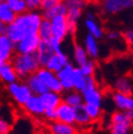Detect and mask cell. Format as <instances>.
<instances>
[{
  "instance_id": "6da1fadb",
  "label": "cell",
  "mask_w": 133,
  "mask_h": 134,
  "mask_svg": "<svg viewBox=\"0 0 133 134\" xmlns=\"http://www.w3.org/2000/svg\"><path fill=\"white\" fill-rule=\"evenodd\" d=\"M43 19V14L37 11H27L19 14L12 24L8 25L5 35L16 44L28 35L37 34Z\"/></svg>"
},
{
  "instance_id": "7a4b0ae2",
  "label": "cell",
  "mask_w": 133,
  "mask_h": 134,
  "mask_svg": "<svg viewBox=\"0 0 133 134\" xmlns=\"http://www.w3.org/2000/svg\"><path fill=\"white\" fill-rule=\"evenodd\" d=\"M14 69L20 81H26L32 75H35L41 68V64L36 54L16 53L11 61Z\"/></svg>"
},
{
  "instance_id": "3957f363",
  "label": "cell",
  "mask_w": 133,
  "mask_h": 134,
  "mask_svg": "<svg viewBox=\"0 0 133 134\" xmlns=\"http://www.w3.org/2000/svg\"><path fill=\"white\" fill-rule=\"evenodd\" d=\"M109 129L111 134H130L133 130V122L128 118L125 111L116 110L110 116Z\"/></svg>"
},
{
  "instance_id": "277c9868",
  "label": "cell",
  "mask_w": 133,
  "mask_h": 134,
  "mask_svg": "<svg viewBox=\"0 0 133 134\" xmlns=\"http://www.w3.org/2000/svg\"><path fill=\"white\" fill-rule=\"evenodd\" d=\"M83 99H84L85 104H95L98 107H101L103 104V94L101 90L98 87V83L93 77H86L85 87L82 92Z\"/></svg>"
},
{
  "instance_id": "5b68a950",
  "label": "cell",
  "mask_w": 133,
  "mask_h": 134,
  "mask_svg": "<svg viewBox=\"0 0 133 134\" xmlns=\"http://www.w3.org/2000/svg\"><path fill=\"white\" fill-rule=\"evenodd\" d=\"M7 92L14 100V102L20 105L21 108L28 101V99L33 95L26 81H17L7 85Z\"/></svg>"
},
{
  "instance_id": "8992f818",
  "label": "cell",
  "mask_w": 133,
  "mask_h": 134,
  "mask_svg": "<svg viewBox=\"0 0 133 134\" xmlns=\"http://www.w3.org/2000/svg\"><path fill=\"white\" fill-rule=\"evenodd\" d=\"M36 75L40 77V79L45 83V85L49 88V91L51 92H57L62 94L64 92L63 86L61 84V81L58 77V74L54 71H51L50 69H48L47 67H41Z\"/></svg>"
},
{
  "instance_id": "52a82bcc",
  "label": "cell",
  "mask_w": 133,
  "mask_h": 134,
  "mask_svg": "<svg viewBox=\"0 0 133 134\" xmlns=\"http://www.w3.org/2000/svg\"><path fill=\"white\" fill-rule=\"evenodd\" d=\"M42 40L38 34H31L24 37L21 41L15 44L16 53L20 54H34L36 53Z\"/></svg>"
},
{
  "instance_id": "ba28073f",
  "label": "cell",
  "mask_w": 133,
  "mask_h": 134,
  "mask_svg": "<svg viewBox=\"0 0 133 134\" xmlns=\"http://www.w3.org/2000/svg\"><path fill=\"white\" fill-rule=\"evenodd\" d=\"M50 21H51V26H52V34H53L54 38L63 42L70 34L69 24H68V19H67V16L66 15L58 16V17L53 18Z\"/></svg>"
},
{
  "instance_id": "9c48e42d",
  "label": "cell",
  "mask_w": 133,
  "mask_h": 134,
  "mask_svg": "<svg viewBox=\"0 0 133 134\" xmlns=\"http://www.w3.org/2000/svg\"><path fill=\"white\" fill-rule=\"evenodd\" d=\"M23 109L28 115L32 117H43L46 111V108L42 101L41 96L34 94L28 99V101L24 104Z\"/></svg>"
},
{
  "instance_id": "30bf717a",
  "label": "cell",
  "mask_w": 133,
  "mask_h": 134,
  "mask_svg": "<svg viewBox=\"0 0 133 134\" xmlns=\"http://www.w3.org/2000/svg\"><path fill=\"white\" fill-rule=\"evenodd\" d=\"M15 52V43L8 35H0V63L11 62Z\"/></svg>"
},
{
  "instance_id": "8fae6325",
  "label": "cell",
  "mask_w": 133,
  "mask_h": 134,
  "mask_svg": "<svg viewBox=\"0 0 133 134\" xmlns=\"http://www.w3.org/2000/svg\"><path fill=\"white\" fill-rule=\"evenodd\" d=\"M67 3V19H68V24H69V33L74 34L77 31V26H78V21L81 18L82 15V7L81 4L78 3H74V2H68Z\"/></svg>"
},
{
  "instance_id": "7c38bea8",
  "label": "cell",
  "mask_w": 133,
  "mask_h": 134,
  "mask_svg": "<svg viewBox=\"0 0 133 134\" xmlns=\"http://www.w3.org/2000/svg\"><path fill=\"white\" fill-rule=\"evenodd\" d=\"M75 69H76V66L73 63H68L62 70H60L58 72V77H59V79L61 81V84H62L63 90L65 92L74 90L73 77H74Z\"/></svg>"
},
{
  "instance_id": "4fadbf2b",
  "label": "cell",
  "mask_w": 133,
  "mask_h": 134,
  "mask_svg": "<svg viewBox=\"0 0 133 134\" xmlns=\"http://www.w3.org/2000/svg\"><path fill=\"white\" fill-rule=\"evenodd\" d=\"M112 102L119 111H133V96L118 92L112 94Z\"/></svg>"
},
{
  "instance_id": "5bb4252c",
  "label": "cell",
  "mask_w": 133,
  "mask_h": 134,
  "mask_svg": "<svg viewBox=\"0 0 133 134\" xmlns=\"http://www.w3.org/2000/svg\"><path fill=\"white\" fill-rule=\"evenodd\" d=\"M57 111H58V121L68 125H76L75 108L65 102H62L57 109Z\"/></svg>"
},
{
  "instance_id": "9a60e30c",
  "label": "cell",
  "mask_w": 133,
  "mask_h": 134,
  "mask_svg": "<svg viewBox=\"0 0 133 134\" xmlns=\"http://www.w3.org/2000/svg\"><path fill=\"white\" fill-rule=\"evenodd\" d=\"M35 54L41 64V67H46L48 62L54 55V51L51 47L50 41H42Z\"/></svg>"
},
{
  "instance_id": "2e32d148",
  "label": "cell",
  "mask_w": 133,
  "mask_h": 134,
  "mask_svg": "<svg viewBox=\"0 0 133 134\" xmlns=\"http://www.w3.org/2000/svg\"><path fill=\"white\" fill-rule=\"evenodd\" d=\"M0 78L5 85L12 84L19 80L11 62L0 63Z\"/></svg>"
},
{
  "instance_id": "e0dca14e",
  "label": "cell",
  "mask_w": 133,
  "mask_h": 134,
  "mask_svg": "<svg viewBox=\"0 0 133 134\" xmlns=\"http://www.w3.org/2000/svg\"><path fill=\"white\" fill-rule=\"evenodd\" d=\"M68 63H70V62H69V59L66 53H64V52L63 53H54V55L50 59V61L48 62L46 67L48 69H50L51 71H54L58 74Z\"/></svg>"
},
{
  "instance_id": "ac0fdd59",
  "label": "cell",
  "mask_w": 133,
  "mask_h": 134,
  "mask_svg": "<svg viewBox=\"0 0 133 134\" xmlns=\"http://www.w3.org/2000/svg\"><path fill=\"white\" fill-rule=\"evenodd\" d=\"M49 131L51 134H79L78 127L61 121L50 122L49 124Z\"/></svg>"
},
{
  "instance_id": "d6986e66",
  "label": "cell",
  "mask_w": 133,
  "mask_h": 134,
  "mask_svg": "<svg viewBox=\"0 0 133 134\" xmlns=\"http://www.w3.org/2000/svg\"><path fill=\"white\" fill-rule=\"evenodd\" d=\"M42 101L47 109H58L59 105L63 102V96L60 93L57 92H51L49 91L47 93H45L44 95L41 96Z\"/></svg>"
},
{
  "instance_id": "ffe728a7",
  "label": "cell",
  "mask_w": 133,
  "mask_h": 134,
  "mask_svg": "<svg viewBox=\"0 0 133 134\" xmlns=\"http://www.w3.org/2000/svg\"><path fill=\"white\" fill-rule=\"evenodd\" d=\"M75 114H76V126L78 128H86L94 122L86 111L85 103L75 108Z\"/></svg>"
},
{
  "instance_id": "44dd1931",
  "label": "cell",
  "mask_w": 133,
  "mask_h": 134,
  "mask_svg": "<svg viewBox=\"0 0 133 134\" xmlns=\"http://www.w3.org/2000/svg\"><path fill=\"white\" fill-rule=\"evenodd\" d=\"M27 84L29 85L30 90L32 91V93L34 95H38V96H42L44 95L45 93L49 92V88L45 85V83L40 79V77L35 74V75H32L31 77H29L27 80Z\"/></svg>"
},
{
  "instance_id": "7402d4cb",
  "label": "cell",
  "mask_w": 133,
  "mask_h": 134,
  "mask_svg": "<svg viewBox=\"0 0 133 134\" xmlns=\"http://www.w3.org/2000/svg\"><path fill=\"white\" fill-rule=\"evenodd\" d=\"M84 48L87 51L90 58L92 60H96L99 57V52H100V48H99L98 44V38L93 36L92 34H87L84 37Z\"/></svg>"
},
{
  "instance_id": "603a6c76",
  "label": "cell",
  "mask_w": 133,
  "mask_h": 134,
  "mask_svg": "<svg viewBox=\"0 0 133 134\" xmlns=\"http://www.w3.org/2000/svg\"><path fill=\"white\" fill-rule=\"evenodd\" d=\"M101 9L107 15H116L125 10L123 0H101Z\"/></svg>"
},
{
  "instance_id": "cb8c5ba5",
  "label": "cell",
  "mask_w": 133,
  "mask_h": 134,
  "mask_svg": "<svg viewBox=\"0 0 133 134\" xmlns=\"http://www.w3.org/2000/svg\"><path fill=\"white\" fill-rule=\"evenodd\" d=\"M66 14H67V3H66V1H62L54 4L50 9L43 11V17L48 20H52L58 16L66 15Z\"/></svg>"
},
{
  "instance_id": "d4e9b609",
  "label": "cell",
  "mask_w": 133,
  "mask_h": 134,
  "mask_svg": "<svg viewBox=\"0 0 133 134\" xmlns=\"http://www.w3.org/2000/svg\"><path fill=\"white\" fill-rule=\"evenodd\" d=\"M84 26H85V29L88 34H92L93 36H95L98 40H101L103 37L104 30L101 25H99L96 17L95 18H85Z\"/></svg>"
},
{
  "instance_id": "484cf974",
  "label": "cell",
  "mask_w": 133,
  "mask_h": 134,
  "mask_svg": "<svg viewBox=\"0 0 133 134\" xmlns=\"http://www.w3.org/2000/svg\"><path fill=\"white\" fill-rule=\"evenodd\" d=\"M62 96H63V102L71 105L73 108H77L79 105L84 104V99H83V95L81 92H78L75 90L67 91Z\"/></svg>"
},
{
  "instance_id": "4316f807",
  "label": "cell",
  "mask_w": 133,
  "mask_h": 134,
  "mask_svg": "<svg viewBox=\"0 0 133 134\" xmlns=\"http://www.w3.org/2000/svg\"><path fill=\"white\" fill-rule=\"evenodd\" d=\"M16 16L17 14L12 10V8L4 0H1V2H0V23L5 24L8 26L15 20Z\"/></svg>"
},
{
  "instance_id": "83f0119b",
  "label": "cell",
  "mask_w": 133,
  "mask_h": 134,
  "mask_svg": "<svg viewBox=\"0 0 133 134\" xmlns=\"http://www.w3.org/2000/svg\"><path fill=\"white\" fill-rule=\"evenodd\" d=\"M114 90H115L114 92H118V93L126 94V95H131L133 91L132 81L127 76L119 77L114 82Z\"/></svg>"
},
{
  "instance_id": "f1b7e54d",
  "label": "cell",
  "mask_w": 133,
  "mask_h": 134,
  "mask_svg": "<svg viewBox=\"0 0 133 134\" xmlns=\"http://www.w3.org/2000/svg\"><path fill=\"white\" fill-rule=\"evenodd\" d=\"M73 58H74V63L76 64L77 67L83 66L85 63H87L91 60V58H90L87 51L85 50L84 46H81V45H76L75 46Z\"/></svg>"
},
{
  "instance_id": "f546056e",
  "label": "cell",
  "mask_w": 133,
  "mask_h": 134,
  "mask_svg": "<svg viewBox=\"0 0 133 134\" xmlns=\"http://www.w3.org/2000/svg\"><path fill=\"white\" fill-rule=\"evenodd\" d=\"M38 36L42 41H50L53 37L52 34V26H51V21L48 19H43L40 29H38Z\"/></svg>"
},
{
  "instance_id": "4dcf8cb0",
  "label": "cell",
  "mask_w": 133,
  "mask_h": 134,
  "mask_svg": "<svg viewBox=\"0 0 133 134\" xmlns=\"http://www.w3.org/2000/svg\"><path fill=\"white\" fill-rule=\"evenodd\" d=\"M85 83H86V77L82 74L81 69L79 67H76L74 77H73V85L74 90L78 92H82L85 87Z\"/></svg>"
},
{
  "instance_id": "1f68e13d",
  "label": "cell",
  "mask_w": 133,
  "mask_h": 134,
  "mask_svg": "<svg viewBox=\"0 0 133 134\" xmlns=\"http://www.w3.org/2000/svg\"><path fill=\"white\" fill-rule=\"evenodd\" d=\"M4 1L12 8V10L17 15L29 11L28 3L26 0H4Z\"/></svg>"
},
{
  "instance_id": "d6a6232c",
  "label": "cell",
  "mask_w": 133,
  "mask_h": 134,
  "mask_svg": "<svg viewBox=\"0 0 133 134\" xmlns=\"http://www.w3.org/2000/svg\"><path fill=\"white\" fill-rule=\"evenodd\" d=\"M79 68L81 69L82 74L85 77H93V76H95L96 70H97V63L95 62V60L91 59L87 63H85L83 66L79 67Z\"/></svg>"
},
{
  "instance_id": "836d02e7",
  "label": "cell",
  "mask_w": 133,
  "mask_h": 134,
  "mask_svg": "<svg viewBox=\"0 0 133 134\" xmlns=\"http://www.w3.org/2000/svg\"><path fill=\"white\" fill-rule=\"evenodd\" d=\"M85 108H86V111L93 121H97L101 118V116H102V108L101 107H98L95 104H85Z\"/></svg>"
},
{
  "instance_id": "e575fe53",
  "label": "cell",
  "mask_w": 133,
  "mask_h": 134,
  "mask_svg": "<svg viewBox=\"0 0 133 134\" xmlns=\"http://www.w3.org/2000/svg\"><path fill=\"white\" fill-rule=\"evenodd\" d=\"M44 119L48 122H54L58 121V111L57 109H47L44 113Z\"/></svg>"
},
{
  "instance_id": "d590c367",
  "label": "cell",
  "mask_w": 133,
  "mask_h": 134,
  "mask_svg": "<svg viewBox=\"0 0 133 134\" xmlns=\"http://www.w3.org/2000/svg\"><path fill=\"white\" fill-rule=\"evenodd\" d=\"M12 130V124L5 119L4 117H1L0 119V134H9Z\"/></svg>"
},
{
  "instance_id": "8d00e7d4",
  "label": "cell",
  "mask_w": 133,
  "mask_h": 134,
  "mask_svg": "<svg viewBox=\"0 0 133 134\" xmlns=\"http://www.w3.org/2000/svg\"><path fill=\"white\" fill-rule=\"evenodd\" d=\"M62 41H59L54 37H52L50 40V44H51V47L53 49L54 53H63V46H62Z\"/></svg>"
},
{
  "instance_id": "74e56055",
  "label": "cell",
  "mask_w": 133,
  "mask_h": 134,
  "mask_svg": "<svg viewBox=\"0 0 133 134\" xmlns=\"http://www.w3.org/2000/svg\"><path fill=\"white\" fill-rule=\"evenodd\" d=\"M124 40L128 47L133 51V30H128L124 33Z\"/></svg>"
},
{
  "instance_id": "f35d334b",
  "label": "cell",
  "mask_w": 133,
  "mask_h": 134,
  "mask_svg": "<svg viewBox=\"0 0 133 134\" xmlns=\"http://www.w3.org/2000/svg\"><path fill=\"white\" fill-rule=\"evenodd\" d=\"M29 11H37L42 7V0H26Z\"/></svg>"
},
{
  "instance_id": "ab89813d",
  "label": "cell",
  "mask_w": 133,
  "mask_h": 134,
  "mask_svg": "<svg viewBox=\"0 0 133 134\" xmlns=\"http://www.w3.org/2000/svg\"><path fill=\"white\" fill-rule=\"evenodd\" d=\"M107 37H108V40H110V41H118L119 38L124 37V34H121L119 31L113 30V31H109V32L107 33Z\"/></svg>"
},
{
  "instance_id": "60d3db41",
  "label": "cell",
  "mask_w": 133,
  "mask_h": 134,
  "mask_svg": "<svg viewBox=\"0 0 133 134\" xmlns=\"http://www.w3.org/2000/svg\"><path fill=\"white\" fill-rule=\"evenodd\" d=\"M65 1H68V2H74V3H78L81 5H84L88 2H91L92 0H65Z\"/></svg>"
},
{
  "instance_id": "b9f144b4",
  "label": "cell",
  "mask_w": 133,
  "mask_h": 134,
  "mask_svg": "<svg viewBox=\"0 0 133 134\" xmlns=\"http://www.w3.org/2000/svg\"><path fill=\"white\" fill-rule=\"evenodd\" d=\"M7 25L0 23V35H5L7 34Z\"/></svg>"
},
{
  "instance_id": "7bdbcfd3",
  "label": "cell",
  "mask_w": 133,
  "mask_h": 134,
  "mask_svg": "<svg viewBox=\"0 0 133 134\" xmlns=\"http://www.w3.org/2000/svg\"><path fill=\"white\" fill-rule=\"evenodd\" d=\"M127 116H128V118L133 122V111H125Z\"/></svg>"
},
{
  "instance_id": "ee69618b",
  "label": "cell",
  "mask_w": 133,
  "mask_h": 134,
  "mask_svg": "<svg viewBox=\"0 0 133 134\" xmlns=\"http://www.w3.org/2000/svg\"><path fill=\"white\" fill-rule=\"evenodd\" d=\"M56 2H62V1H65V0H53Z\"/></svg>"
}]
</instances>
